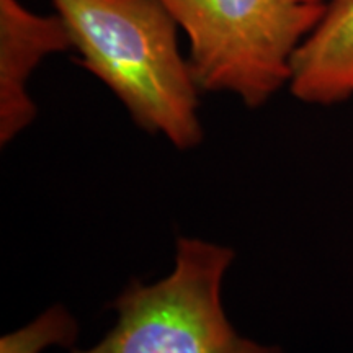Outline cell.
Here are the masks:
<instances>
[{"label": "cell", "mask_w": 353, "mask_h": 353, "mask_svg": "<svg viewBox=\"0 0 353 353\" xmlns=\"http://www.w3.org/2000/svg\"><path fill=\"white\" fill-rule=\"evenodd\" d=\"M79 63L120 99L136 125L179 149L203 139L198 87L161 0H51Z\"/></svg>", "instance_id": "cell-1"}, {"label": "cell", "mask_w": 353, "mask_h": 353, "mask_svg": "<svg viewBox=\"0 0 353 353\" xmlns=\"http://www.w3.org/2000/svg\"><path fill=\"white\" fill-rule=\"evenodd\" d=\"M329 0H161L187 34L200 90L260 108L290 83L294 52Z\"/></svg>", "instance_id": "cell-2"}, {"label": "cell", "mask_w": 353, "mask_h": 353, "mask_svg": "<svg viewBox=\"0 0 353 353\" xmlns=\"http://www.w3.org/2000/svg\"><path fill=\"white\" fill-rule=\"evenodd\" d=\"M229 247L180 237L175 267L162 280H132L113 301L117 322L85 350L70 353H285L242 337L221 301Z\"/></svg>", "instance_id": "cell-3"}, {"label": "cell", "mask_w": 353, "mask_h": 353, "mask_svg": "<svg viewBox=\"0 0 353 353\" xmlns=\"http://www.w3.org/2000/svg\"><path fill=\"white\" fill-rule=\"evenodd\" d=\"M72 48L57 13L41 15L20 0H0V143L19 136L37 118L28 81L44 57Z\"/></svg>", "instance_id": "cell-4"}, {"label": "cell", "mask_w": 353, "mask_h": 353, "mask_svg": "<svg viewBox=\"0 0 353 353\" xmlns=\"http://www.w3.org/2000/svg\"><path fill=\"white\" fill-rule=\"evenodd\" d=\"M288 85L298 100L324 107L353 95V0H329L294 52Z\"/></svg>", "instance_id": "cell-5"}, {"label": "cell", "mask_w": 353, "mask_h": 353, "mask_svg": "<svg viewBox=\"0 0 353 353\" xmlns=\"http://www.w3.org/2000/svg\"><path fill=\"white\" fill-rule=\"evenodd\" d=\"M79 334L77 322L63 306H52L28 325L0 339V353H43L48 347H70Z\"/></svg>", "instance_id": "cell-6"}]
</instances>
